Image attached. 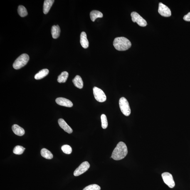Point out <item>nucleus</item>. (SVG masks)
<instances>
[{
	"mask_svg": "<svg viewBox=\"0 0 190 190\" xmlns=\"http://www.w3.org/2000/svg\"><path fill=\"white\" fill-rule=\"evenodd\" d=\"M127 153V145L123 142H120L113 151L111 157L114 160H120L126 157Z\"/></svg>",
	"mask_w": 190,
	"mask_h": 190,
	"instance_id": "1",
	"label": "nucleus"
},
{
	"mask_svg": "<svg viewBox=\"0 0 190 190\" xmlns=\"http://www.w3.org/2000/svg\"><path fill=\"white\" fill-rule=\"evenodd\" d=\"M113 45L116 49L119 51H125L132 46V43L127 38L123 37L116 38Z\"/></svg>",
	"mask_w": 190,
	"mask_h": 190,
	"instance_id": "2",
	"label": "nucleus"
},
{
	"mask_svg": "<svg viewBox=\"0 0 190 190\" xmlns=\"http://www.w3.org/2000/svg\"><path fill=\"white\" fill-rule=\"evenodd\" d=\"M29 60V57L26 54H23L20 55L15 61L13 65L15 69L19 70L25 66Z\"/></svg>",
	"mask_w": 190,
	"mask_h": 190,
	"instance_id": "3",
	"label": "nucleus"
},
{
	"mask_svg": "<svg viewBox=\"0 0 190 190\" xmlns=\"http://www.w3.org/2000/svg\"><path fill=\"white\" fill-rule=\"evenodd\" d=\"M119 107L123 115L128 116L130 115L131 109L128 102L125 97H122L119 101Z\"/></svg>",
	"mask_w": 190,
	"mask_h": 190,
	"instance_id": "4",
	"label": "nucleus"
},
{
	"mask_svg": "<svg viewBox=\"0 0 190 190\" xmlns=\"http://www.w3.org/2000/svg\"><path fill=\"white\" fill-rule=\"evenodd\" d=\"M93 92L94 97L97 101L102 102L106 100V96L101 89L95 87L93 88Z\"/></svg>",
	"mask_w": 190,
	"mask_h": 190,
	"instance_id": "5",
	"label": "nucleus"
},
{
	"mask_svg": "<svg viewBox=\"0 0 190 190\" xmlns=\"http://www.w3.org/2000/svg\"><path fill=\"white\" fill-rule=\"evenodd\" d=\"M132 21L134 22H136L139 26L145 27L147 26V21L141 17L138 13L136 12H133L131 13Z\"/></svg>",
	"mask_w": 190,
	"mask_h": 190,
	"instance_id": "6",
	"label": "nucleus"
},
{
	"mask_svg": "<svg viewBox=\"0 0 190 190\" xmlns=\"http://www.w3.org/2000/svg\"><path fill=\"white\" fill-rule=\"evenodd\" d=\"M162 176L164 182L169 187L172 188L174 187L175 183L172 175L168 172H165L162 173Z\"/></svg>",
	"mask_w": 190,
	"mask_h": 190,
	"instance_id": "7",
	"label": "nucleus"
},
{
	"mask_svg": "<svg viewBox=\"0 0 190 190\" xmlns=\"http://www.w3.org/2000/svg\"><path fill=\"white\" fill-rule=\"evenodd\" d=\"M90 167V164L87 161H85L82 163L74 171V176H77L81 175L88 170Z\"/></svg>",
	"mask_w": 190,
	"mask_h": 190,
	"instance_id": "8",
	"label": "nucleus"
},
{
	"mask_svg": "<svg viewBox=\"0 0 190 190\" xmlns=\"http://www.w3.org/2000/svg\"><path fill=\"white\" fill-rule=\"evenodd\" d=\"M158 12L159 14L164 17H169L171 15V11L169 8L162 3H159Z\"/></svg>",
	"mask_w": 190,
	"mask_h": 190,
	"instance_id": "9",
	"label": "nucleus"
},
{
	"mask_svg": "<svg viewBox=\"0 0 190 190\" xmlns=\"http://www.w3.org/2000/svg\"><path fill=\"white\" fill-rule=\"evenodd\" d=\"M56 103L60 106L67 107H71L73 106L72 102L68 99L64 97H58L56 100Z\"/></svg>",
	"mask_w": 190,
	"mask_h": 190,
	"instance_id": "10",
	"label": "nucleus"
},
{
	"mask_svg": "<svg viewBox=\"0 0 190 190\" xmlns=\"http://www.w3.org/2000/svg\"><path fill=\"white\" fill-rule=\"evenodd\" d=\"M58 123L60 127L63 129L64 130L68 133L70 134L73 132V130L71 127L69 126L63 119H60L58 120Z\"/></svg>",
	"mask_w": 190,
	"mask_h": 190,
	"instance_id": "11",
	"label": "nucleus"
},
{
	"mask_svg": "<svg viewBox=\"0 0 190 190\" xmlns=\"http://www.w3.org/2000/svg\"><path fill=\"white\" fill-rule=\"evenodd\" d=\"M80 43L82 47L85 49L88 48L89 42L87 40L86 33L85 32H82L81 33Z\"/></svg>",
	"mask_w": 190,
	"mask_h": 190,
	"instance_id": "12",
	"label": "nucleus"
},
{
	"mask_svg": "<svg viewBox=\"0 0 190 190\" xmlns=\"http://www.w3.org/2000/svg\"><path fill=\"white\" fill-rule=\"evenodd\" d=\"M54 0H45L43 4V12L45 14H47L54 2Z\"/></svg>",
	"mask_w": 190,
	"mask_h": 190,
	"instance_id": "13",
	"label": "nucleus"
},
{
	"mask_svg": "<svg viewBox=\"0 0 190 190\" xmlns=\"http://www.w3.org/2000/svg\"><path fill=\"white\" fill-rule=\"evenodd\" d=\"M12 129L14 133L17 135L22 136L25 134L24 129L17 124L13 125L12 127Z\"/></svg>",
	"mask_w": 190,
	"mask_h": 190,
	"instance_id": "14",
	"label": "nucleus"
},
{
	"mask_svg": "<svg viewBox=\"0 0 190 190\" xmlns=\"http://www.w3.org/2000/svg\"><path fill=\"white\" fill-rule=\"evenodd\" d=\"M72 81L75 87L78 88L82 89L83 88L84 83L82 79L80 76L77 75L73 79Z\"/></svg>",
	"mask_w": 190,
	"mask_h": 190,
	"instance_id": "15",
	"label": "nucleus"
},
{
	"mask_svg": "<svg viewBox=\"0 0 190 190\" xmlns=\"http://www.w3.org/2000/svg\"><path fill=\"white\" fill-rule=\"evenodd\" d=\"M61 30L58 25L52 26L51 29V33L52 37L54 39H56L60 36Z\"/></svg>",
	"mask_w": 190,
	"mask_h": 190,
	"instance_id": "16",
	"label": "nucleus"
},
{
	"mask_svg": "<svg viewBox=\"0 0 190 190\" xmlns=\"http://www.w3.org/2000/svg\"><path fill=\"white\" fill-rule=\"evenodd\" d=\"M49 73V71L47 69L42 70L35 75V79L36 80L41 79L47 75Z\"/></svg>",
	"mask_w": 190,
	"mask_h": 190,
	"instance_id": "17",
	"label": "nucleus"
},
{
	"mask_svg": "<svg viewBox=\"0 0 190 190\" xmlns=\"http://www.w3.org/2000/svg\"><path fill=\"white\" fill-rule=\"evenodd\" d=\"M90 16L91 20L94 22L97 18L103 17V15L101 12L95 10L91 12Z\"/></svg>",
	"mask_w": 190,
	"mask_h": 190,
	"instance_id": "18",
	"label": "nucleus"
},
{
	"mask_svg": "<svg viewBox=\"0 0 190 190\" xmlns=\"http://www.w3.org/2000/svg\"><path fill=\"white\" fill-rule=\"evenodd\" d=\"M41 155L44 158L47 159H53V156L50 151L48 150L43 148L41 151Z\"/></svg>",
	"mask_w": 190,
	"mask_h": 190,
	"instance_id": "19",
	"label": "nucleus"
},
{
	"mask_svg": "<svg viewBox=\"0 0 190 190\" xmlns=\"http://www.w3.org/2000/svg\"><path fill=\"white\" fill-rule=\"evenodd\" d=\"M69 75V74L67 72H63L58 77V81L59 83H65Z\"/></svg>",
	"mask_w": 190,
	"mask_h": 190,
	"instance_id": "20",
	"label": "nucleus"
},
{
	"mask_svg": "<svg viewBox=\"0 0 190 190\" xmlns=\"http://www.w3.org/2000/svg\"><path fill=\"white\" fill-rule=\"evenodd\" d=\"M18 13L21 17H24L28 15V12L24 6L20 5L18 7Z\"/></svg>",
	"mask_w": 190,
	"mask_h": 190,
	"instance_id": "21",
	"label": "nucleus"
},
{
	"mask_svg": "<svg viewBox=\"0 0 190 190\" xmlns=\"http://www.w3.org/2000/svg\"><path fill=\"white\" fill-rule=\"evenodd\" d=\"M26 149L22 146L17 145L14 148L13 150V153L16 155H21L24 152L25 150Z\"/></svg>",
	"mask_w": 190,
	"mask_h": 190,
	"instance_id": "22",
	"label": "nucleus"
},
{
	"mask_svg": "<svg viewBox=\"0 0 190 190\" xmlns=\"http://www.w3.org/2000/svg\"><path fill=\"white\" fill-rule=\"evenodd\" d=\"M101 118L102 127V128L106 129L108 127V122H107L106 116L104 114H102Z\"/></svg>",
	"mask_w": 190,
	"mask_h": 190,
	"instance_id": "23",
	"label": "nucleus"
},
{
	"mask_svg": "<svg viewBox=\"0 0 190 190\" xmlns=\"http://www.w3.org/2000/svg\"><path fill=\"white\" fill-rule=\"evenodd\" d=\"M61 149L63 152L65 154H70L72 152V148L68 145H65L62 146Z\"/></svg>",
	"mask_w": 190,
	"mask_h": 190,
	"instance_id": "24",
	"label": "nucleus"
},
{
	"mask_svg": "<svg viewBox=\"0 0 190 190\" xmlns=\"http://www.w3.org/2000/svg\"><path fill=\"white\" fill-rule=\"evenodd\" d=\"M100 187L96 184H91L86 187L83 190H100Z\"/></svg>",
	"mask_w": 190,
	"mask_h": 190,
	"instance_id": "25",
	"label": "nucleus"
},
{
	"mask_svg": "<svg viewBox=\"0 0 190 190\" xmlns=\"http://www.w3.org/2000/svg\"><path fill=\"white\" fill-rule=\"evenodd\" d=\"M183 18L184 21L190 22V12L188 13L187 15H185Z\"/></svg>",
	"mask_w": 190,
	"mask_h": 190,
	"instance_id": "26",
	"label": "nucleus"
}]
</instances>
